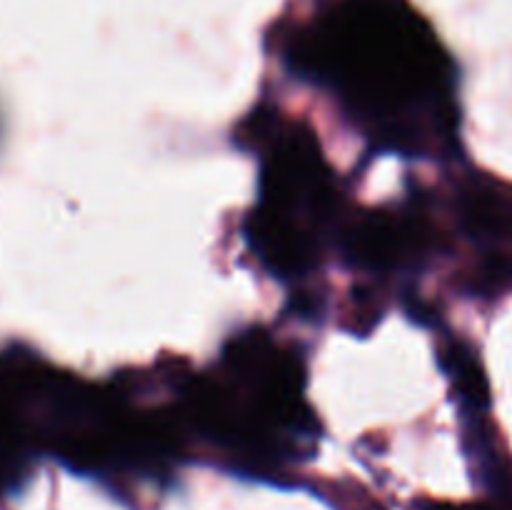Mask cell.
Wrapping results in <instances>:
<instances>
[{"label": "cell", "instance_id": "cell-1", "mask_svg": "<svg viewBox=\"0 0 512 510\" xmlns=\"http://www.w3.org/2000/svg\"><path fill=\"white\" fill-rule=\"evenodd\" d=\"M283 60L338 103L373 153L448 158L458 150V65L410 10L345 0L295 30Z\"/></svg>", "mask_w": 512, "mask_h": 510}, {"label": "cell", "instance_id": "cell-2", "mask_svg": "<svg viewBox=\"0 0 512 510\" xmlns=\"http://www.w3.org/2000/svg\"><path fill=\"white\" fill-rule=\"evenodd\" d=\"M305 375L303 355L265 325L233 333L208 368L180 378L190 445L203 443L250 475H275L310 458L323 428Z\"/></svg>", "mask_w": 512, "mask_h": 510}, {"label": "cell", "instance_id": "cell-3", "mask_svg": "<svg viewBox=\"0 0 512 510\" xmlns=\"http://www.w3.org/2000/svg\"><path fill=\"white\" fill-rule=\"evenodd\" d=\"M235 135L258 158V198L243 220L245 245L265 273L300 293L340 250L353 205L318 135L300 118L258 105Z\"/></svg>", "mask_w": 512, "mask_h": 510}, {"label": "cell", "instance_id": "cell-4", "mask_svg": "<svg viewBox=\"0 0 512 510\" xmlns=\"http://www.w3.org/2000/svg\"><path fill=\"white\" fill-rule=\"evenodd\" d=\"M458 243L470 253L460 290L473 298H498L512 290V185L488 173H460L450 190Z\"/></svg>", "mask_w": 512, "mask_h": 510}]
</instances>
